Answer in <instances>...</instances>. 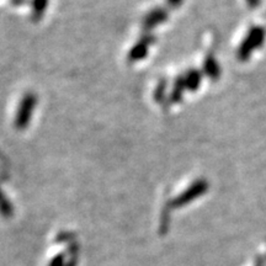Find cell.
Wrapping results in <instances>:
<instances>
[{
	"mask_svg": "<svg viewBox=\"0 0 266 266\" xmlns=\"http://www.w3.org/2000/svg\"><path fill=\"white\" fill-rule=\"evenodd\" d=\"M164 93H165V81L163 80L161 84H159L158 85V87H156V90H155V94H154V98H155V100L156 101H161V100L163 99V95H164Z\"/></svg>",
	"mask_w": 266,
	"mask_h": 266,
	"instance_id": "obj_12",
	"label": "cell"
},
{
	"mask_svg": "<svg viewBox=\"0 0 266 266\" xmlns=\"http://www.w3.org/2000/svg\"><path fill=\"white\" fill-rule=\"evenodd\" d=\"M184 83H185L186 90L193 92L199 87L201 83V73L199 70H190L187 72L186 76L184 77Z\"/></svg>",
	"mask_w": 266,
	"mask_h": 266,
	"instance_id": "obj_8",
	"label": "cell"
},
{
	"mask_svg": "<svg viewBox=\"0 0 266 266\" xmlns=\"http://www.w3.org/2000/svg\"><path fill=\"white\" fill-rule=\"evenodd\" d=\"M207 190H208L207 181L203 179L197 180L189 187V189H186L184 192H181L176 199L171 200L170 203H169V206H170L171 208L183 207V206L187 205V203L192 202L193 200L199 199V197L202 196Z\"/></svg>",
	"mask_w": 266,
	"mask_h": 266,
	"instance_id": "obj_2",
	"label": "cell"
},
{
	"mask_svg": "<svg viewBox=\"0 0 266 266\" xmlns=\"http://www.w3.org/2000/svg\"><path fill=\"white\" fill-rule=\"evenodd\" d=\"M49 266H65L64 254L56 255V258L51 261V264H49Z\"/></svg>",
	"mask_w": 266,
	"mask_h": 266,
	"instance_id": "obj_13",
	"label": "cell"
},
{
	"mask_svg": "<svg viewBox=\"0 0 266 266\" xmlns=\"http://www.w3.org/2000/svg\"><path fill=\"white\" fill-rule=\"evenodd\" d=\"M36 102L37 98L35 94H25L20 102V106H19L16 117H15V127L17 130H25L27 127V125L31 121V116H32L33 110H35Z\"/></svg>",
	"mask_w": 266,
	"mask_h": 266,
	"instance_id": "obj_3",
	"label": "cell"
},
{
	"mask_svg": "<svg viewBox=\"0 0 266 266\" xmlns=\"http://www.w3.org/2000/svg\"><path fill=\"white\" fill-rule=\"evenodd\" d=\"M255 266H262L261 264H258V265H255Z\"/></svg>",
	"mask_w": 266,
	"mask_h": 266,
	"instance_id": "obj_17",
	"label": "cell"
},
{
	"mask_svg": "<svg viewBox=\"0 0 266 266\" xmlns=\"http://www.w3.org/2000/svg\"><path fill=\"white\" fill-rule=\"evenodd\" d=\"M184 0H167V4L170 6L171 9H178L183 5Z\"/></svg>",
	"mask_w": 266,
	"mask_h": 266,
	"instance_id": "obj_14",
	"label": "cell"
},
{
	"mask_svg": "<svg viewBox=\"0 0 266 266\" xmlns=\"http://www.w3.org/2000/svg\"><path fill=\"white\" fill-rule=\"evenodd\" d=\"M169 17V12L165 8H154L152 9L148 14L146 15L145 19H143V29H145L146 32H149L153 27H155L156 25H161L167 21Z\"/></svg>",
	"mask_w": 266,
	"mask_h": 266,
	"instance_id": "obj_4",
	"label": "cell"
},
{
	"mask_svg": "<svg viewBox=\"0 0 266 266\" xmlns=\"http://www.w3.org/2000/svg\"><path fill=\"white\" fill-rule=\"evenodd\" d=\"M203 69H205V73L211 78L212 80H216L220 76V67H218L217 61L212 57V56H207L203 62Z\"/></svg>",
	"mask_w": 266,
	"mask_h": 266,
	"instance_id": "obj_6",
	"label": "cell"
},
{
	"mask_svg": "<svg viewBox=\"0 0 266 266\" xmlns=\"http://www.w3.org/2000/svg\"><path fill=\"white\" fill-rule=\"evenodd\" d=\"M155 37L151 35L149 32H146L145 35L140 37V41L138 43H136L131 49L130 55H128V58H130L131 62H137L143 59L148 53V47L154 42Z\"/></svg>",
	"mask_w": 266,
	"mask_h": 266,
	"instance_id": "obj_5",
	"label": "cell"
},
{
	"mask_svg": "<svg viewBox=\"0 0 266 266\" xmlns=\"http://www.w3.org/2000/svg\"><path fill=\"white\" fill-rule=\"evenodd\" d=\"M31 5H32V14H31V19L35 23L42 19L43 14H45L47 5H48V0H31Z\"/></svg>",
	"mask_w": 266,
	"mask_h": 266,
	"instance_id": "obj_7",
	"label": "cell"
},
{
	"mask_svg": "<svg viewBox=\"0 0 266 266\" xmlns=\"http://www.w3.org/2000/svg\"><path fill=\"white\" fill-rule=\"evenodd\" d=\"M185 83H184V77H180L179 79L176 80V83H175L174 85V89H173V93H171V96H170V101L171 102H179L181 98H183V93L184 90H185Z\"/></svg>",
	"mask_w": 266,
	"mask_h": 266,
	"instance_id": "obj_9",
	"label": "cell"
},
{
	"mask_svg": "<svg viewBox=\"0 0 266 266\" xmlns=\"http://www.w3.org/2000/svg\"><path fill=\"white\" fill-rule=\"evenodd\" d=\"M10 3L14 6H20V5H24L26 4L27 0H10Z\"/></svg>",
	"mask_w": 266,
	"mask_h": 266,
	"instance_id": "obj_16",
	"label": "cell"
},
{
	"mask_svg": "<svg viewBox=\"0 0 266 266\" xmlns=\"http://www.w3.org/2000/svg\"><path fill=\"white\" fill-rule=\"evenodd\" d=\"M246 3L250 8H256V6L260 5V0H246Z\"/></svg>",
	"mask_w": 266,
	"mask_h": 266,
	"instance_id": "obj_15",
	"label": "cell"
},
{
	"mask_svg": "<svg viewBox=\"0 0 266 266\" xmlns=\"http://www.w3.org/2000/svg\"><path fill=\"white\" fill-rule=\"evenodd\" d=\"M169 223H170V217H169L168 207H165L164 211L162 212V218H161V234L168 233V230H169Z\"/></svg>",
	"mask_w": 266,
	"mask_h": 266,
	"instance_id": "obj_11",
	"label": "cell"
},
{
	"mask_svg": "<svg viewBox=\"0 0 266 266\" xmlns=\"http://www.w3.org/2000/svg\"><path fill=\"white\" fill-rule=\"evenodd\" d=\"M265 35V30L260 26H254L249 30L248 35L238 49V57L240 61H245L256 48H259L264 43Z\"/></svg>",
	"mask_w": 266,
	"mask_h": 266,
	"instance_id": "obj_1",
	"label": "cell"
},
{
	"mask_svg": "<svg viewBox=\"0 0 266 266\" xmlns=\"http://www.w3.org/2000/svg\"><path fill=\"white\" fill-rule=\"evenodd\" d=\"M0 214L4 216L5 218H10L12 214H14V208L12 205L6 200V197L3 191L0 190Z\"/></svg>",
	"mask_w": 266,
	"mask_h": 266,
	"instance_id": "obj_10",
	"label": "cell"
}]
</instances>
